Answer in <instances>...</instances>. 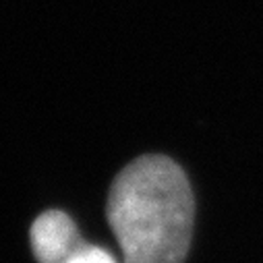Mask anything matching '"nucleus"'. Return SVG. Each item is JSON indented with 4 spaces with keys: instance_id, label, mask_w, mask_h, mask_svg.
Returning <instances> with one entry per match:
<instances>
[{
    "instance_id": "1",
    "label": "nucleus",
    "mask_w": 263,
    "mask_h": 263,
    "mask_svg": "<svg viewBox=\"0 0 263 263\" xmlns=\"http://www.w3.org/2000/svg\"><path fill=\"white\" fill-rule=\"evenodd\" d=\"M106 216L122 263H184L195 201L182 168L170 158L130 162L112 182Z\"/></svg>"
},
{
    "instance_id": "2",
    "label": "nucleus",
    "mask_w": 263,
    "mask_h": 263,
    "mask_svg": "<svg viewBox=\"0 0 263 263\" xmlns=\"http://www.w3.org/2000/svg\"><path fill=\"white\" fill-rule=\"evenodd\" d=\"M87 240L60 210L44 212L31 226V249L37 263H69Z\"/></svg>"
},
{
    "instance_id": "3",
    "label": "nucleus",
    "mask_w": 263,
    "mask_h": 263,
    "mask_svg": "<svg viewBox=\"0 0 263 263\" xmlns=\"http://www.w3.org/2000/svg\"><path fill=\"white\" fill-rule=\"evenodd\" d=\"M69 263H116V259L106 249L85 242Z\"/></svg>"
}]
</instances>
